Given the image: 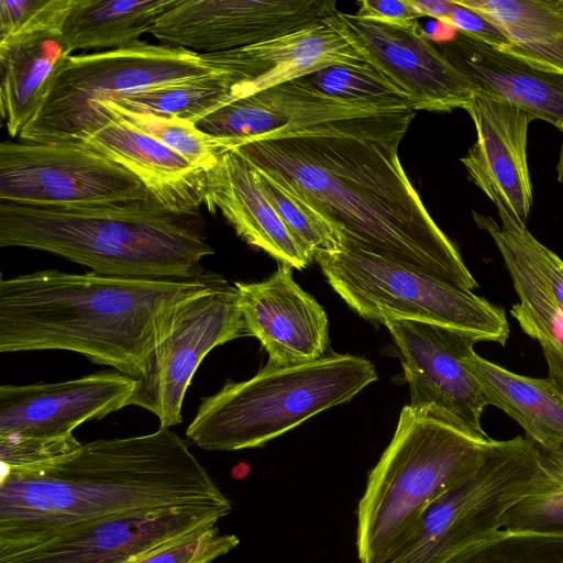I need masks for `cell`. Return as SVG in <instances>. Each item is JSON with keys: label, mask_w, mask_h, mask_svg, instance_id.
<instances>
[{"label": "cell", "mask_w": 563, "mask_h": 563, "mask_svg": "<svg viewBox=\"0 0 563 563\" xmlns=\"http://www.w3.org/2000/svg\"><path fill=\"white\" fill-rule=\"evenodd\" d=\"M292 81L339 101L376 106L393 111L412 109L405 93L367 63L334 65Z\"/></svg>", "instance_id": "1f68e13d"}, {"label": "cell", "mask_w": 563, "mask_h": 563, "mask_svg": "<svg viewBox=\"0 0 563 563\" xmlns=\"http://www.w3.org/2000/svg\"><path fill=\"white\" fill-rule=\"evenodd\" d=\"M238 84L239 79L232 73H214L104 100L129 111L176 115L196 124L229 103L232 89Z\"/></svg>", "instance_id": "f1b7e54d"}, {"label": "cell", "mask_w": 563, "mask_h": 563, "mask_svg": "<svg viewBox=\"0 0 563 563\" xmlns=\"http://www.w3.org/2000/svg\"><path fill=\"white\" fill-rule=\"evenodd\" d=\"M95 107L106 109L129 124L161 141L203 170L213 165L219 155L236 148L233 141L209 135L199 130L194 122L176 115L129 111L110 100L96 101L91 106L89 115Z\"/></svg>", "instance_id": "f546056e"}, {"label": "cell", "mask_w": 563, "mask_h": 563, "mask_svg": "<svg viewBox=\"0 0 563 563\" xmlns=\"http://www.w3.org/2000/svg\"><path fill=\"white\" fill-rule=\"evenodd\" d=\"M443 23L454 26L457 31L473 35L494 46L505 49H509L510 47L507 38L496 27L475 12L457 4L455 1H452V8Z\"/></svg>", "instance_id": "74e56055"}, {"label": "cell", "mask_w": 563, "mask_h": 563, "mask_svg": "<svg viewBox=\"0 0 563 563\" xmlns=\"http://www.w3.org/2000/svg\"><path fill=\"white\" fill-rule=\"evenodd\" d=\"M69 55L56 31L0 41L1 112L11 137H19L38 113Z\"/></svg>", "instance_id": "cb8c5ba5"}, {"label": "cell", "mask_w": 563, "mask_h": 563, "mask_svg": "<svg viewBox=\"0 0 563 563\" xmlns=\"http://www.w3.org/2000/svg\"><path fill=\"white\" fill-rule=\"evenodd\" d=\"M245 333L268 354L267 364L290 366L327 355L329 321L323 307L292 278V268H278L257 283L234 284Z\"/></svg>", "instance_id": "ac0fdd59"}, {"label": "cell", "mask_w": 563, "mask_h": 563, "mask_svg": "<svg viewBox=\"0 0 563 563\" xmlns=\"http://www.w3.org/2000/svg\"><path fill=\"white\" fill-rule=\"evenodd\" d=\"M355 15L365 20L400 25L410 24L421 18L408 0H362L358 2Z\"/></svg>", "instance_id": "f35d334b"}, {"label": "cell", "mask_w": 563, "mask_h": 563, "mask_svg": "<svg viewBox=\"0 0 563 563\" xmlns=\"http://www.w3.org/2000/svg\"><path fill=\"white\" fill-rule=\"evenodd\" d=\"M75 0H0V41L20 35L56 31Z\"/></svg>", "instance_id": "e575fe53"}, {"label": "cell", "mask_w": 563, "mask_h": 563, "mask_svg": "<svg viewBox=\"0 0 563 563\" xmlns=\"http://www.w3.org/2000/svg\"><path fill=\"white\" fill-rule=\"evenodd\" d=\"M541 450L528 438L495 440L484 462L433 503L373 563H446L501 529L532 487Z\"/></svg>", "instance_id": "ba28073f"}, {"label": "cell", "mask_w": 563, "mask_h": 563, "mask_svg": "<svg viewBox=\"0 0 563 563\" xmlns=\"http://www.w3.org/2000/svg\"><path fill=\"white\" fill-rule=\"evenodd\" d=\"M336 11L335 0H181L150 33L163 45L210 54L289 34Z\"/></svg>", "instance_id": "5bb4252c"}, {"label": "cell", "mask_w": 563, "mask_h": 563, "mask_svg": "<svg viewBox=\"0 0 563 563\" xmlns=\"http://www.w3.org/2000/svg\"><path fill=\"white\" fill-rule=\"evenodd\" d=\"M314 261L334 291L368 321L430 322L501 345L509 338L503 308L418 268L347 245L340 252L319 254Z\"/></svg>", "instance_id": "52a82bcc"}, {"label": "cell", "mask_w": 563, "mask_h": 563, "mask_svg": "<svg viewBox=\"0 0 563 563\" xmlns=\"http://www.w3.org/2000/svg\"><path fill=\"white\" fill-rule=\"evenodd\" d=\"M254 168L260 188L286 228L313 261L319 254L344 250V236L334 223L285 184L255 165Z\"/></svg>", "instance_id": "4dcf8cb0"}, {"label": "cell", "mask_w": 563, "mask_h": 563, "mask_svg": "<svg viewBox=\"0 0 563 563\" xmlns=\"http://www.w3.org/2000/svg\"><path fill=\"white\" fill-rule=\"evenodd\" d=\"M384 325L400 355L410 391L409 406L476 439H490L481 422L489 404L466 364L474 345L483 339L459 329L410 319H390Z\"/></svg>", "instance_id": "8fae6325"}, {"label": "cell", "mask_w": 563, "mask_h": 563, "mask_svg": "<svg viewBox=\"0 0 563 563\" xmlns=\"http://www.w3.org/2000/svg\"><path fill=\"white\" fill-rule=\"evenodd\" d=\"M541 450L531 489L501 517V529L563 533V450Z\"/></svg>", "instance_id": "d6a6232c"}, {"label": "cell", "mask_w": 563, "mask_h": 563, "mask_svg": "<svg viewBox=\"0 0 563 563\" xmlns=\"http://www.w3.org/2000/svg\"><path fill=\"white\" fill-rule=\"evenodd\" d=\"M476 141L461 158L468 178L495 205L501 223L527 228L533 205L528 165V111L477 91L465 108Z\"/></svg>", "instance_id": "2e32d148"}, {"label": "cell", "mask_w": 563, "mask_h": 563, "mask_svg": "<svg viewBox=\"0 0 563 563\" xmlns=\"http://www.w3.org/2000/svg\"><path fill=\"white\" fill-rule=\"evenodd\" d=\"M216 508L135 511L77 523L0 563H131L191 532L217 526Z\"/></svg>", "instance_id": "9a60e30c"}, {"label": "cell", "mask_w": 563, "mask_h": 563, "mask_svg": "<svg viewBox=\"0 0 563 563\" xmlns=\"http://www.w3.org/2000/svg\"><path fill=\"white\" fill-rule=\"evenodd\" d=\"M245 333L239 292L225 283L209 292L185 301L172 327L157 345L146 374L129 406L141 407L159 421V428L181 422L184 398L191 379L207 354L214 347Z\"/></svg>", "instance_id": "7c38bea8"}, {"label": "cell", "mask_w": 563, "mask_h": 563, "mask_svg": "<svg viewBox=\"0 0 563 563\" xmlns=\"http://www.w3.org/2000/svg\"><path fill=\"white\" fill-rule=\"evenodd\" d=\"M397 112L402 111L339 101L290 80L224 104L196 125L209 135L233 141L238 148L320 123Z\"/></svg>", "instance_id": "ffe728a7"}, {"label": "cell", "mask_w": 563, "mask_h": 563, "mask_svg": "<svg viewBox=\"0 0 563 563\" xmlns=\"http://www.w3.org/2000/svg\"><path fill=\"white\" fill-rule=\"evenodd\" d=\"M556 174L559 183L563 184V140L560 147L559 159L556 164Z\"/></svg>", "instance_id": "60d3db41"}, {"label": "cell", "mask_w": 563, "mask_h": 563, "mask_svg": "<svg viewBox=\"0 0 563 563\" xmlns=\"http://www.w3.org/2000/svg\"><path fill=\"white\" fill-rule=\"evenodd\" d=\"M509 42V52L563 73V0H456Z\"/></svg>", "instance_id": "484cf974"}, {"label": "cell", "mask_w": 563, "mask_h": 563, "mask_svg": "<svg viewBox=\"0 0 563 563\" xmlns=\"http://www.w3.org/2000/svg\"><path fill=\"white\" fill-rule=\"evenodd\" d=\"M415 110L320 123L238 150L300 195L357 247L473 290L455 243L429 214L398 147Z\"/></svg>", "instance_id": "6da1fadb"}, {"label": "cell", "mask_w": 563, "mask_h": 563, "mask_svg": "<svg viewBox=\"0 0 563 563\" xmlns=\"http://www.w3.org/2000/svg\"><path fill=\"white\" fill-rule=\"evenodd\" d=\"M137 380L103 371L57 383L0 387V438L54 439L126 406Z\"/></svg>", "instance_id": "e0dca14e"}, {"label": "cell", "mask_w": 563, "mask_h": 563, "mask_svg": "<svg viewBox=\"0 0 563 563\" xmlns=\"http://www.w3.org/2000/svg\"><path fill=\"white\" fill-rule=\"evenodd\" d=\"M437 45L477 91L508 101L563 134V73L461 31Z\"/></svg>", "instance_id": "44dd1931"}, {"label": "cell", "mask_w": 563, "mask_h": 563, "mask_svg": "<svg viewBox=\"0 0 563 563\" xmlns=\"http://www.w3.org/2000/svg\"><path fill=\"white\" fill-rule=\"evenodd\" d=\"M81 443L73 435L54 439L0 438L2 470H33L75 453Z\"/></svg>", "instance_id": "8d00e7d4"}, {"label": "cell", "mask_w": 563, "mask_h": 563, "mask_svg": "<svg viewBox=\"0 0 563 563\" xmlns=\"http://www.w3.org/2000/svg\"><path fill=\"white\" fill-rule=\"evenodd\" d=\"M377 378L372 362L351 354L331 353L290 366L266 364L252 378L228 382L203 398L186 437L207 451L258 448L350 401Z\"/></svg>", "instance_id": "5b68a950"}, {"label": "cell", "mask_w": 563, "mask_h": 563, "mask_svg": "<svg viewBox=\"0 0 563 563\" xmlns=\"http://www.w3.org/2000/svg\"><path fill=\"white\" fill-rule=\"evenodd\" d=\"M239 542L234 534H219L214 526L167 542L131 563H212Z\"/></svg>", "instance_id": "d590c367"}, {"label": "cell", "mask_w": 563, "mask_h": 563, "mask_svg": "<svg viewBox=\"0 0 563 563\" xmlns=\"http://www.w3.org/2000/svg\"><path fill=\"white\" fill-rule=\"evenodd\" d=\"M325 20L365 63L405 93L413 110H465L477 92L418 21L390 24L340 11Z\"/></svg>", "instance_id": "4fadbf2b"}, {"label": "cell", "mask_w": 563, "mask_h": 563, "mask_svg": "<svg viewBox=\"0 0 563 563\" xmlns=\"http://www.w3.org/2000/svg\"><path fill=\"white\" fill-rule=\"evenodd\" d=\"M413 9L422 16H431L444 22L452 8V1L442 0H408Z\"/></svg>", "instance_id": "ab89813d"}, {"label": "cell", "mask_w": 563, "mask_h": 563, "mask_svg": "<svg viewBox=\"0 0 563 563\" xmlns=\"http://www.w3.org/2000/svg\"><path fill=\"white\" fill-rule=\"evenodd\" d=\"M218 55L239 79L230 102L330 66L365 64L325 19L289 34Z\"/></svg>", "instance_id": "603a6c76"}, {"label": "cell", "mask_w": 563, "mask_h": 563, "mask_svg": "<svg viewBox=\"0 0 563 563\" xmlns=\"http://www.w3.org/2000/svg\"><path fill=\"white\" fill-rule=\"evenodd\" d=\"M154 199L123 166L80 145L3 141L0 201L92 206Z\"/></svg>", "instance_id": "30bf717a"}, {"label": "cell", "mask_w": 563, "mask_h": 563, "mask_svg": "<svg viewBox=\"0 0 563 563\" xmlns=\"http://www.w3.org/2000/svg\"><path fill=\"white\" fill-rule=\"evenodd\" d=\"M63 144L84 146L123 166L166 208L191 211L203 205V169L101 107Z\"/></svg>", "instance_id": "d6986e66"}, {"label": "cell", "mask_w": 563, "mask_h": 563, "mask_svg": "<svg viewBox=\"0 0 563 563\" xmlns=\"http://www.w3.org/2000/svg\"><path fill=\"white\" fill-rule=\"evenodd\" d=\"M203 205L220 210L236 234L279 264L302 269L313 258L300 246L260 188L253 163L238 148L205 170Z\"/></svg>", "instance_id": "7402d4cb"}, {"label": "cell", "mask_w": 563, "mask_h": 563, "mask_svg": "<svg viewBox=\"0 0 563 563\" xmlns=\"http://www.w3.org/2000/svg\"><path fill=\"white\" fill-rule=\"evenodd\" d=\"M228 283L38 271L0 280V352L63 350L139 379L187 300Z\"/></svg>", "instance_id": "3957f363"}, {"label": "cell", "mask_w": 563, "mask_h": 563, "mask_svg": "<svg viewBox=\"0 0 563 563\" xmlns=\"http://www.w3.org/2000/svg\"><path fill=\"white\" fill-rule=\"evenodd\" d=\"M494 443L405 406L358 503L360 563L377 560L431 503L473 473Z\"/></svg>", "instance_id": "8992f818"}, {"label": "cell", "mask_w": 563, "mask_h": 563, "mask_svg": "<svg viewBox=\"0 0 563 563\" xmlns=\"http://www.w3.org/2000/svg\"><path fill=\"white\" fill-rule=\"evenodd\" d=\"M0 246L51 253L103 276L192 279L214 253L198 210L176 211L155 199L92 206L0 201Z\"/></svg>", "instance_id": "277c9868"}, {"label": "cell", "mask_w": 563, "mask_h": 563, "mask_svg": "<svg viewBox=\"0 0 563 563\" xmlns=\"http://www.w3.org/2000/svg\"><path fill=\"white\" fill-rule=\"evenodd\" d=\"M230 73L217 53L199 54L163 44L69 55L35 118L19 139L33 143H68L99 100Z\"/></svg>", "instance_id": "9c48e42d"}, {"label": "cell", "mask_w": 563, "mask_h": 563, "mask_svg": "<svg viewBox=\"0 0 563 563\" xmlns=\"http://www.w3.org/2000/svg\"><path fill=\"white\" fill-rule=\"evenodd\" d=\"M231 503L183 438L169 428L81 443L67 457L33 470H2L0 559L99 518Z\"/></svg>", "instance_id": "7a4b0ae2"}, {"label": "cell", "mask_w": 563, "mask_h": 563, "mask_svg": "<svg viewBox=\"0 0 563 563\" xmlns=\"http://www.w3.org/2000/svg\"><path fill=\"white\" fill-rule=\"evenodd\" d=\"M181 0H75L62 26L70 53L140 44L158 19ZM73 55V54H71Z\"/></svg>", "instance_id": "4316f807"}, {"label": "cell", "mask_w": 563, "mask_h": 563, "mask_svg": "<svg viewBox=\"0 0 563 563\" xmlns=\"http://www.w3.org/2000/svg\"><path fill=\"white\" fill-rule=\"evenodd\" d=\"M466 364L483 387L489 406L517 421L526 438L545 451L563 450V391L549 377L510 372L475 351Z\"/></svg>", "instance_id": "d4e9b609"}, {"label": "cell", "mask_w": 563, "mask_h": 563, "mask_svg": "<svg viewBox=\"0 0 563 563\" xmlns=\"http://www.w3.org/2000/svg\"><path fill=\"white\" fill-rule=\"evenodd\" d=\"M446 563H563V533L499 529Z\"/></svg>", "instance_id": "836d02e7"}, {"label": "cell", "mask_w": 563, "mask_h": 563, "mask_svg": "<svg viewBox=\"0 0 563 563\" xmlns=\"http://www.w3.org/2000/svg\"><path fill=\"white\" fill-rule=\"evenodd\" d=\"M504 263L519 297L510 313L540 343L548 377L563 391V287L538 279L510 260Z\"/></svg>", "instance_id": "83f0119b"}]
</instances>
